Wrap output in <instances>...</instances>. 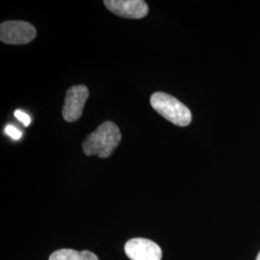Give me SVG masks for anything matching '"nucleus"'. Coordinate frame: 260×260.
<instances>
[{
	"instance_id": "0eeeda50",
	"label": "nucleus",
	"mask_w": 260,
	"mask_h": 260,
	"mask_svg": "<svg viewBox=\"0 0 260 260\" xmlns=\"http://www.w3.org/2000/svg\"><path fill=\"white\" fill-rule=\"evenodd\" d=\"M49 260H99V258L92 251L62 249L54 251L49 256Z\"/></svg>"
},
{
	"instance_id": "9d476101",
	"label": "nucleus",
	"mask_w": 260,
	"mask_h": 260,
	"mask_svg": "<svg viewBox=\"0 0 260 260\" xmlns=\"http://www.w3.org/2000/svg\"><path fill=\"white\" fill-rule=\"evenodd\" d=\"M255 260H260V251H259V253H258V254H257V257H256V259Z\"/></svg>"
},
{
	"instance_id": "7ed1b4c3",
	"label": "nucleus",
	"mask_w": 260,
	"mask_h": 260,
	"mask_svg": "<svg viewBox=\"0 0 260 260\" xmlns=\"http://www.w3.org/2000/svg\"><path fill=\"white\" fill-rule=\"evenodd\" d=\"M36 36V28L26 21L10 20L0 25V40L7 45H26Z\"/></svg>"
},
{
	"instance_id": "1a4fd4ad",
	"label": "nucleus",
	"mask_w": 260,
	"mask_h": 260,
	"mask_svg": "<svg viewBox=\"0 0 260 260\" xmlns=\"http://www.w3.org/2000/svg\"><path fill=\"white\" fill-rule=\"evenodd\" d=\"M15 117L19 120V121H21L25 126H28L31 122V119L29 117V115L24 113V112L20 111V110H17L15 112Z\"/></svg>"
},
{
	"instance_id": "f257e3e1",
	"label": "nucleus",
	"mask_w": 260,
	"mask_h": 260,
	"mask_svg": "<svg viewBox=\"0 0 260 260\" xmlns=\"http://www.w3.org/2000/svg\"><path fill=\"white\" fill-rule=\"evenodd\" d=\"M121 140V131L118 125L113 121H105L85 139L82 144L84 153L87 156L109 157L119 146Z\"/></svg>"
},
{
	"instance_id": "20e7f679",
	"label": "nucleus",
	"mask_w": 260,
	"mask_h": 260,
	"mask_svg": "<svg viewBox=\"0 0 260 260\" xmlns=\"http://www.w3.org/2000/svg\"><path fill=\"white\" fill-rule=\"evenodd\" d=\"M88 98L89 90L86 86L78 85L71 87L66 93L65 104L62 110L64 120L68 122L79 120Z\"/></svg>"
},
{
	"instance_id": "423d86ee",
	"label": "nucleus",
	"mask_w": 260,
	"mask_h": 260,
	"mask_svg": "<svg viewBox=\"0 0 260 260\" xmlns=\"http://www.w3.org/2000/svg\"><path fill=\"white\" fill-rule=\"evenodd\" d=\"M104 5L113 14L126 19H143L149 13L148 4L143 0H105Z\"/></svg>"
},
{
	"instance_id": "6e6552de",
	"label": "nucleus",
	"mask_w": 260,
	"mask_h": 260,
	"mask_svg": "<svg viewBox=\"0 0 260 260\" xmlns=\"http://www.w3.org/2000/svg\"><path fill=\"white\" fill-rule=\"evenodd\" d=\"M5 133L11 137L13 140H19L21 138V131L18 129L16 126L14 125H7L5 128Z\"/></svg>"
},
{
	"instance_id": "39448f33",
	"label": "nucleus",
	"mask_w": 260,
	"mask_h": 260,
	"mask_svg": "<svg viewBox=\"0 0 260 260\" xmlns=\"http://www.w3.org/2000/svg\"><path fill=\"white\" fill-rule=\"evenodd\" d=\"M124 251L131 260H161L162 251L156 243L146 238H133L126 242Z\"/></svg>"
},
{
	"instance_id": "f03ea898",
	"label": "nucleus",
	"mask_w": 260,
	"mask_h": 260,
	"mask_svg": "<svg viewBox=\"0 0 260 260\" xmlns=\"http://www.w3.org/2000/svg\"><path fill=\"white\" fill-rule=\"evenodd\" d=\"M150 104L158 114L177 126L184 127L192 121L189 108L171 94L163 92L154 93L150 96Z\"/></svg>"
}]
</instances>
